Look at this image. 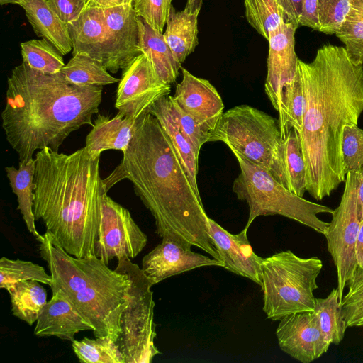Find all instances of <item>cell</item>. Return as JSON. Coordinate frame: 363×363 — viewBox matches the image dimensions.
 Here are the masks:
<instances>
[{"label": "cell", "mask_w": 363, "mask_h": 363, "mask_svg": "<svg viewBox=\"0 0 363 363\" xmlns=\"http://www.w3.org/2000/svg\"><path fill=\"white\" fill-rule=\"evenodd\" d=\"M305 96L298 133L306 168V190L320 201L345 181L342 137L346 125H358L363 112V65L344 46L325 44L314 59H298Z\"/></svg>", "instance_id": "1"}, {"label": "cell", "mask_w": 363, "mask_h": 363, "mask_svg": "<svg viewBox=\"0 0 363 363\" xmlns=\"http://www.w3.org/2000/svg\"><path fill=\"white\" fill-rule=\"evenodd\" d=\"M119 164L103 182L108 191L123 179L155 218L156 233L184 245L195 246L223 262L209 235L208 216L194 191L170 140L157 119L147 111Z\"/></svg>", "instance_id": "2"}, {"label": "cell", "mask_w": 363, "mask_h": 363, "mask_svg": "<svg viewBox=\"0 0 363 363\" xmlns=\"http://www.w3.org/2000/svg\"><path fill=\"white\" fill-rule=\"evenodd\" d=\"M100 86H78L62 73L46 74L23 62L7 79L1 112L6 139L20 162H28L37 150L58 151L69 134L93 125L102 100Z\"/></svg>", "instance_id": "3"}, {"label": "cell", "mask_w": 363, "mask_h": 363, "mask_svg": "<svg viewBox=\"0 0 363 363\" xmlns=\"http://www.w3.org/2000/svg\"><path fill=\"white\" fill-rule=\"evenodd\" d=\"M99 159L86 147L73 153L45 147L35 154L33 213L69 255H95L104 196Z\"/></svg>", "instance_id": "4"}, {"label": "cell", "mask_w": 363, "mask_h": 363, "mask_svg": "<svg viewBox=\"0 0 363 363\" xmlns=\"http://www.w3.org/2000/svg\"><path fill=\"white\" fill-rule=\"evenodd\" d=\"M52 277V293L60 292L93 328L95 337L116 341L127 303L128 276L111 269L96 255L76 257L46 232L37 240Z\"/></svg>", "instance_id": "5"}, {"label": "cell", "mask_w": 363, "mask_h": 363, "mask_svg": "<svg viewBox=\"0 0 363 363\" xmlns=\"http://www.w3.org/2000/svg\"><path fill=\"white\" fill-rule=\"evenodd\" d=\"M233 153L240 169L233 182V191L238 199L247 203L250 209L245 228L248 230L255 219L260 216L280 215L325 234L329 223L320 219L318 215L332 214L333 209L294 194L267 169Z\"/></svg>", "instance_id": "6"}, {"label": "cell", "mask_w": 363, "mask_h": 363, "mask_svg": "<svg viewBox=\"0 0 363 363\" xmlns=\"http://www.w3.org/2000/svg\"><path fill=\"white\" fill-rule=\"evenodd\" d=\"M220 141L232 152L267 169L283 185V138L279 119L248 105L224 112L209 142Z\"/></svg>", "instance_id": "7"}, {"label": "cell", "mask_w": 363, "mask_h": 363, "mask_svg": "<svg viewBox=\"0 0 363 363\" xmlns=\"http://www.w3.org/2000/svg\"><path fill=\"white\" fill-rule=\"evenodd\" d=\"M322 269L318 257L302 258L291 250L264 258L260 286L267 318L280 320L292 313L313 312L314 291Z\"/></svg>", "instance_id": "8"}, {"label": "cell", "mask_w": 363, "mask_h": 363, "mask_svg": "<svg viewBox=\"0 0 363 363\" xmlns=\"http://www.w3.org/2000/svg\"><path fill=\"white\" fill-rule=\"evenodd\" d=\"M115 269L125 273L130 280L127 303L120 320L121 333L116 342L125 363H150L160 353L155 344L152 284L128 257L118 259Z\"/></svg>", "instance_id": "9"}, {"label": "cell", "mask_w": 363, "mask_h": 363, "mask_svg": "<svg viewBox=\"0 0 363 363\" xmlns=\"http://www.w3.org/2000/svg\"><path fill=\"white\" fill-rule=\"evenodd\" d=\"M331 215L332 220L323 235L336 267L341 301L347 284L358 267L355 249L360 219L355 173H347L340 204Z\"/></svg>", "instance_id": "10"}, {"label": "cell", "mask_w": 363, "mask_h": 363, "mask_svg": "<svg viewBox=\"0 0 363 363\" xmlns=\"http://www.w3.org/2000/svg\"><path fill=\"white\" fill-rule=\"evenodd\" d=\"M147 237L130 211L107 194L104 196L95 255L106 264L113 258L136 257L147 245Z\"/></svg>", "instance_id": "11"}, {"label": "cell", "mask_w": 363, "mask_h": 363, "mask_svg": "<svg viewBox=\"0 0 363 363\" xmlns=\"http://www.w3.org/2000/svg\"><path fill=\"white\" fill-rule=\"evenodd\" d=\"M170 91V84L160 78L147 57L141 53L122 70L115 108L124 116L138 119Z\"/></svg>", "instance_id": "12"}, {"label": "cell", "mask_w": 363, "mask_h": 363, "mask_svg": "<svg viewBox=\"0 0 363 363\" xmlns=\"http://www.w3.org/2000/svg\"><path fill=\"white\" fill-rule=\"evenodd\" d=\"M105 25V65L116 74L142 53L137 16L130 6L101 9Z\"/></svg>", "instance_id": "13"}, {"label": "cell", "mask_w": 363, "mask_h": 363, "mask_svg": "<svg viewBox=\"0 0 363 363\" xmlns=\"http://www.w3.org/2000/svg\"><path fill=\"white\" fill-rule=\"evenodd\" d=\"M279 321L276 330L279 347L292 358L310 363L328 350L331 344L325 340L315 311L292 313Z\"/></svg>", "instance_id": "14"}, {"label": "cell", "mask_w": 363, "mask_h": 363, "mask_svg": "<svg viewBox=\"0 0 363 363\" xmlns=\"http://www.w3.org/2000/svg\"><path fill=\"white\" fill-rule=\"evenodd\" d=\"M297 28L284 22L273 31L268 40L267 74L265 92L273 107L281 113L283 89L294 77L298 58L295 51V33Z\"/></svg>", "instance_id": "15"}, {"label": "cell", "mask_w": 363, "mask_h": 363, "mask_svg": "<svg viewBox=\"0 0 363 363\" xmlns=\"http://www.w3.org/2000/svg\"><path fill=\"white\" fill-rule=\"evenodd\" d=\"M208 266L223 267L224 263L194 252L191 247L162 238L161 243L143 257L141 269L153 286L170 277Z\"/></svg>", "instance_id": "16"}, {"label": "cell", "mask_w": 363, "mask_h": 363, "mask_svg": "<svg viewBox=\"0 0 363 363\" xmlns=\"http://www.w3.org/2000/svg\"><path fill=\"white\" fill-rule=\"evenodd\" d=\"M209 235L227 270L261 286L264 258L255 253L247 238V229L232 234L208 218Z\"/></svg>", "instance_id": "17"}, {"label": "cell", "mask_w": 363, "mask_h": 363, "mask_svg": "<svg viewBox=\"0 0 363 363\" xmlns=\"http://www.w3.org/2000/svg\"><path fill=\"white\" fill-rule=\"evenodd\" d=\"M182 79L176 86L174 100L186 113L213 130L224 113V104L216 88L207 79L181 67Z\"/></svg>", "instance_id": "18"}, {"label": "cell", "mask_w": 363, "mask_h": 363, "mask_svg": "<svg viewBox=\"0 0 363 363\" xmlns=\"http://www.w3.org/2000/svg\"><path fill=\"white\" fill-rule=\"evenodd\" d=\"M84 330L93 328L60 292H55L40 311L34 334L72 342L77 333Z\"/></svg>", "instance_id": "19"}, {"label": "cell", "mask_w": 363, "mask_h": 363, "mask_svg": "<svg viewBox=\"0 0 363 363\" xmlns=\"http://www.w3.org/2000/svg\"><path fill=\"white\" fill-rule=\"evenodd\" d=\"M138 119L118 112L113 118L99 114L86 138V148L91 159L109 150L125 152L137 128Z\"/></svg>", "instance_id": "20"}, {"label": "cell", "mask_w": 363, "mask_h": 363, "mask_svg": "<svg viewBox=\"0 0 363 363\" xmlns=\"http://www.w3.org/2000/svg\"><path fill=\"white\" fill-rule=\"evenodd\" d=\"M72 55H85L105 65V25L101 9L86 7L77 19L67 24Z\"/></svg>", "instance_id": "21"}, {"label": "cell", "mask_w": 363, "mask_h": 363, "mask_svg": "<svg viewBox=\"0 0 363 363\" xmlns=\"http://www.w3.org/2000/svg\"><path fill=\"white\" fill-rule=\"evenodd\" d=\"M18 5L25 11L37 36L48 40L62 55L72 51L68 26L59 18L47 0H23Z\"/></svg>", "instance_id": "22"}, {"label": "cell", "mask_w": 363, "mask_h": 363, "mask_svg": "<svg viewBox=\"0 0 363 363\" xmlns=\"http://www.w3.org/2000/svg\"><path fill=\"white\" fill-rule=\"evenodd\" d=\"M147 111L157 119L168 135L194 191L200 196L197 185L198 157L178 127L170 108L168 95L156 101Z\"/></svg>", "instance_id": "23"}, {"label": "cell", "mask_w": 363, "mask_h": 363, "mask_svg": "<svg viewBox=\"0 0 363 363\" xmlns=\"http://www.w3.org/2000/svg\"><path fill=\"white\" fill-rule=\"evenodd\" d=\"M184 8L177 11L172 5L163 33L174 58L181 64L194 51L198 45V15Z\"/></svg>", "instance_id": "24"}, {"label": "cell", "mask_w": 363, "mask_h": 363, "mask_svg": "<svg viewBox=\"0 0 363 363\" xmlns=\"http://www.w3.org/2000/svg\"><path fill=\"white\" fill-rule=\"evenodd\" d=\"M139 31V44L152 64L160 78L167 84L175 82L181 63L174 55L164 40L163 33L153 30L143 19L137 17Z\"/></svg>", "instance_id": "25"}, {"label": "cell", "mask_w": 363, "mask_h": 363, "mask_svg": "<svg viewBox=\"0 0 363 363\" xmlns=\"http://www.w3.org/2000/svg\"><path fill=\"white\" fill-rule=\"evenodd\" d=\"M35 169V158L30 161L19 162L18 168L6 167L5 171L9 185L17 197V209L20 211L28 231L36 240L41 237L35 228L33 213V199L35 184L33 182Z\"/></svg>", "instance_id": "26"}, {"label": "cell", "mask_w": 363, "mask_h": 363, "mask_svg": "<svg viewBox=\"0 0 363 363\" xmlns=\"http://www.w3.org/2000/svg\"><path fill=\"white\" fill-rule=\"evenodd\" d=\"M283 186L303 197L306 191V168L300 137L294 128L289 130L283 139Z\"/></svg>", "instance_id": "27"}, {"label": "cell", "mask_w": 363, "mask_h": 363, "mask_svg": "<svg viewBox=\"0 0 363 363\" xmlns=\"http://www.w3.org/2000/svg\"><path fill=\"white\" fill-rule=\"evenodd\" d=\"M13 315L29 325L36 323L40 311L48 302L47 291L34 280L15 283L7 289Z\"/></svg>", "instance_id": "28"}, {"label": "cell", "mask_w": 363, "mask_h": 363, "mask_svg": "<svg viewBox=\"0 0 363 363\" xmlns=\"http://www.w3.org/2000/svg\"><path fill=\"white\" fill-rule=\"evenodd\" d=\"M61 72L70 83L78 86H104L119 82L99 60L85 55H75Z\"/></svg>", "instance_id": "29"}, {"label": "cell", "mask_w": 363, "mask_h": 363, "mask_svg": "<svg viewBox=\"0 0 363 363\" xmlns=\"http://www.w3.org/2000/svg\"><path fill=\"white\" fill-rule=\"evenodd\" d=\"M341 301L337 288L333 289L327 297L315 298L316 313L322 333L330 344L338 345L348 328L342 315Z\"/></svg>", "instance_id": "30"}, {"label": "cell", "mask_w": 363, "mask_h": 363, "mask_svg": "<svg viewBox=\"0 0 363 363\" xmlns=\"http://www.w3.org/2000/svg\"><path fill=\"white\" fill-rule=\"evenodd\" d=\"M244 6L248 23L267 40L273 31L287 22L277 0H244Z\"/></svg>", "instance_id": "31"}, {"label": "cell", "mask_w": 363, "mask_h": 363, "mask_svg": "<svg viewBox=\"0 0 363 363\" xmlns=\"http://www.w3.org/2000/svg\"><path fill=\"white\" fill-rule=\"evenodd\" d=\"M305 96L300 72L297 69L294 79L283 89L282 109L279 121L284 139L291 128L299 132L303 125Z\"/></svg>", "instance_id": "32"}, {"label": "cell", "mask_w": 363, "mask_h": 363, "mask_svg": "<svg viewBox=\"0 0 363 363\" xmlns=\"http://www.w3.org/2000/svg\"><path fill=\"white\" fill-rule=\"evenodd\" d=\"M20 45L23 62L35 70L56 74L65 65L63 55L43 38L21 42Z\"/></svg>", "instance_id": "33"}, {"label": "cell", "mask_w": 363, "mask_h": 363, "mask_svg": "<svg viewBox=\"0 0 363 363\" xmlns=\"http://www.w3.org/2000/svg\"><path fill=\"white\" fill-rule=\"evenodd\" d=\"M74 352L83 363H125L115 340L108 336L72 341Z\"/></svg>", "instance_id": "34"}, {"label": "cell", "mask_w": 363, "mask_h": 363, "mask_svg": "<svg viewBox=\"0 0 363 363\" xmlns=\"http://www.w3.org/2000/svg\"><path fill=\"white\" fill-rule=\"evenodd\" d=\"M335 35L350 58L363 65V0H352L351 8Z\"/></svg>", "instance_id": "35"}, {"label": "cell", "mask_w": 363, "mask_h": 363, "mask_svg": "<svg viewBox=\"0 0 363 363\" xmlns=\"http://www.w3.org/2000/svg\"><path fill=\"white\" fill-rule=\"evenodd\" d=\"M34 280L50 286L51 275L45 269L30 261L11 259L6 257L0 259V288L7 289L15 283Z\"/></svg>", "instance_id": "36"}, {"label": "cell", "mask_w": 363, "mask_h": 363, "mask_svg": "<svg viewBox=\"0 0 363 363\" xmlns=\"http://www.w3.org/2000/svg\"><path fill=\"white\" fill-rule=\"evenodd\" d=\"M341 301L342 315L347 327L363 328V269L357 267L347 284Z\"/></svg>", "instance_id": "37"}, {"label": "cell", "mask_w": 363, "mask_h": 363, "mask_svg": "<svg viewBox=\"0 0 363 363\" xmlns=\"http://www.w3.org/2000/svg\"><path fill=\"white\" fill-rule=\"evenodd\" d=\"M168 98L172 115L180 131L199 157L203 145L209 142L211 129L185 112L174 100L172 96L168 95Z\"/></svg>", "instance_id": "38"}, {"label": "cell", "mask_w": 363, "mask_h": 363, "mask_svg": "<svg viewBox=\"0 0 363 363\" xmlns=\"http://www.w3.org/2000/svg\"><path fill=\"white\" fill-rule=\"evenodd\" d=\"M342 154L345 172L357 173L363 167V129L346 125L342 131Z\"/></svg>", "instance_id": "39"}, {"label": "cell", "mask_w": 363, "mask_h": 363, "mask_svg": "<svg viewBox=\"0 0 363 363\" xmlns=\"http://www.w3.org/2000/svg\"><path fill=\"white\" fill-rule=\"evenodd\" d=\"M352 1L319 0L318 31L327 35H335L350 11Z\"/></svg>", "instance_id": "40"}, {"label": "cell", "mask_w": 363, "mask_h": 363, "mask_svg": "<svg viewBox=\"0 0 363 363\" xmlns=\"http://www.w3.org/2000/svg\"><path fill=\"white\" fill-rule=\"evenodd\" d=\"M172 0H133L135 16L153 30L163 33Z\"/></svg>", "instance_id": "41"}, {"label": "cell", "mask_w": 363, "mask_h": 363, "mask_svg": "<svg viewBox=\"0 0 363 363\" xmlns=\"http://www.w3.org/2000/svg\"><path fill=\"white\" fill-rule=\"evenodd\" d=\"M59 18L68 24L79 18L86 7L88 0H47Z\"/></svg>", "instance_id": "42"}, {"label": "cell", "mask_w": 363, "mask_h": 363, "mask_svg": "<svg viewBox=\"0 0 363 363\" xmlns=\"http://www.w3.org/2000/svg\"><path fill=\"white\" fill-rule=\"evenodd\" d=\"M318 1L319 0H302L299 26H306L318 31Z\"/></svg>", "instance_id": "43"}, {"label": "cell", "mask_w": 363, "mask_h": 363, "mask_svg": "<svg viewBox=\"0 0 363 363\" xmlns=\"http://www.w3.org/2000/svg\"><path fill=\"white\" fill-rule=\"evenodd\" d=\"M283 9L287 22L292 23L297 28L302 10V0H277Z\"/></svg>", "instance_id": "44"}, {"label": "cell", "mask_w": 363, "mask_h": 363, "mask_svg": "<svg viewBox=\"0 0 363 363\" xmlns=\"http://www.w3.org/2000/svg\"><path fill=\"white\" fill-rule=\"evenodd\" d=\"M133 0H88L86 7L109 9L133 5Z\"/></svg>", "instance_id": "45"}, {"label": "cell", "mask_w": 363, "mask_h": 363, "mask_svg": "<svg viewBox=\"0 0 363 363\" xmlns=\"http://www.w3.org/2000/svg\"><path fill=\"white\" fill-rule=\"evenodd\" d=\"M356 174L357 196L360 221L363 219V167Z\"/></svg>", "instance_id": "46"}, {"label": "cell", "mask_w": 363, "mask_h": 363, "mask_svg": "<svg viewBox=\"0 0 363 363\" xmlns=\"http://www.w3.org/2000/svg\"><path fill=\"white\" fill-rule=\"evenodd\" d=\"M355 250L357 266L363 269V219L360 221Z\"/></svg>", "instance_id": "47"}, {"label": "cell", "mask_w": 363, "mask_h": 363, "mask_svg": "<svg viewBox=\"0 0 363 363\" xmlns=\"http://www.w3.org/2000/svg\"><path fill=\"white\" fill-rule=\"evenodd\" d=\"M202 0H187L185 8L194 11H200Z\"/></svg>", "instance_id": "48"}, {"label": "cell", "mask_w": 363, "mask_h": 363, "mask_svg": "<svg viewBox=\"0 0 363 363\" xmlns=\"http://www.w3.org/2000/svg\"><path fill=\"white\" fill-rule=\"evenodd\" d=\"M23 0H0V4L1 6L6 4H18Z\"/></svg>", "instance_id": "49"}]
</instances>
